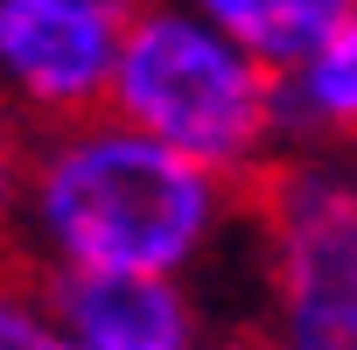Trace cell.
<instances>
[{"label": "cell", "instance_id": "obj_1", "mask_svg": "<svg viewBox=\"0 0 357 350\" xmlns=\"http://www.w3.org/2000/svg\"><path fill=\"white\" fill-rule=\"evenodd\" d=\"M252 252V190L133 126L84 119L29 147L15 259L36 280L63 273H161L204 280Z\"/></svg>", "mask_w": 357, "mask_h": 350}, {"label": "cell", "instance_id": "obj_2", "mask_svg": "<svg viewBox=\"0 0 357 350\" xmlns=\"http://www.w3.org/2000/svg\"><path fill=\"white\" fill-rule=\"evenodd\" d=\"M112 119L218 168L238 190H259L294 154L287 77H273L231 36H218L211 22L168 8V0H147L133 22V43L112 84Z\"/></svg>", "mask_w": 357, "mask_h": 350}, {"label": "cell", "instance_id": "obj_3", "mask_svg": "<svg viewBox=\"0 0 357 350\" xmlns=\"http://www.w3.org/2000/svg\"><path fill=\"white\" fill-rule=\"evenodd\" d=\"M259 350H357V161L294 147L252 190Z\"/></svg>", "mask_w": 357, "mask_h": 350}, {"label": "cell", "instance_id": "obj_4", "mask_svg": "<svg viewBox=\"0 0 357 350\" xmlns=\"http://www.w3.org/2000/svg\"><path fill=\"white\" fill-rule=\"evenodd\" d=\"M147 0H0V119L29 140L105 119Z\"/></svg>", "mask_w": 357, "mask_h": 350}, {"label": "cell", "instance_id": "obj_5", "mask_svg": "<svg viewBox=\"0 0 357 350\" xmlns=\"http://www.w3.org/2000/svg\"><path fill=\"white\" fill-rule=\"evenodd\" d=\"M77 350H225L218 301L204 280L161 273H63L43 280Z\"/></svg>", "mask_w": 357, "mask_h": 350}, {"label": "cell", "instance_id": "obj_6", "mask_svg": "<svg viewBox=\"0 0 357 350\" xmlns=\"http://www.w3.org/2000/svg\"><path fill=\"white\" fill-rule=\"evenodd\" d=\"M168 8L211 22L245 56H259L273 77H294L301 63H315L329 50V36L350 22L357 0H168Z\"/></svg>", "mask_w": 357, "mask_h": 350}, {"label": "cell", "instance_id": "obj_7", "mask_svg": "<svg viewBox=\"0 0 357 350\" xmlns=\"http://www.w3.org/2000/svg\"><path fill=\"white\" fill-rule=\"evenodd\" d=\"M287 140L315 154H357V8L329 50L287 77Z\"/></svg>", "mask_w": 357, "mask_h": 350}, {"label": "cell", "instance_id": "obj_8", "mask_svg": "<svg viewBox=\"0 0 357 350\" xmlns=\"http://www.w3.org/2000/svg\"><path fill=\"white\" fill-rule=\"evenodd\" d=\"M0 350H77L36 273H0Z\"/></svg>", "mask_w": 357, "mask_h": 350}, {"label": "cell", "instance_id": "obj_9", "mask_svg": "<svg viewBox=\"0 0 357 350\" xmlns=\"http://www.w3.org/2000/svg\"><path fill=\"white\" fill-rule=\"evenodd\" d=\"M29 133L15 119H0V259L15 252V231H22V190H29Z\"/></svg>", "mask_w": 357, "mask_h": 350}, {"label": "cell", "instance_id": "obj_10", "mask_svg": "<svg viewBox=\"0 0 357 350\" xmlns=\"http://www.w3.org/2000/svg\"><path fill=\"white\" fill-rule=\"evenodd\" d=\"M245 350H259V343H245Z\"/></svg>", "mask_w": 357, "mask_h": 350}]
</instances>
